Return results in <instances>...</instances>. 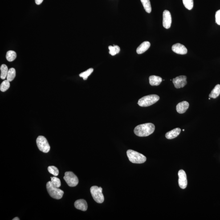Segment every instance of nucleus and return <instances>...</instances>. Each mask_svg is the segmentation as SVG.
I'll use <instances>...</instances> for the list:
<instances>
[{"label": "nucleus", "instance_id": "obj_1", "mask_svg": "<svg viewBox=\"0 0 220 220\" xmlns=\"http://www.w3.org/2000/svg\"><path fill=\"white\" fill-rule=\"evenodd\" d=\"M155 130V125L152 123H148L136 126L134 132L136 136L143 137L152 134L154 132Z\"/></svg>", "mask_w": 220, "mask_h": 220}, {"label": "nucleus", "instance_id": "obj_2", "mask_svg": "<svg viewBox=\"0 0 220 220\" xmlns=\"http://www.w3.org/2000/svg\"><path fill=\"white\" fill-rule=\"evenodd\" d=\"M127 155L129 161L134 164H142L146 160V157L144 155L132 150L127 151Z\"/></svg>", "mask_w": 220, "mask_h": 220}, {"label": "nucleus", "instance_id": "obj_3", "mask_svg": "<svg viewBox=\"0 0 220 220\" xmlns=\"http://www.w3.org/2000/svg\"><path fill=\"white\" fill-rule=\"evenodd\" d=\"M160 98V97L157 95H147L140 99L138 102V104L141 107H148L157 103Z\"/></svg>", "mask_w": 220, "mask_h": 220}, {"label": "nucleus", "instance_id": "obj_4", "mask_svg": "<svg viewBox=\"0 0 220 220\" xmlns=\"http://www.w3.org/2000/svg\"><path fill=\"white\" fill-rule=\"evenodd\" d=\"M48 192L52 198L56 199H61L63 197L64 191L61 189L54 186L51 181H49L46 185Z\"/></svg>", "mask_w": 220, "mask_h": 220}, {"label": "nucleus", "instance_id": "obj_5", "mask_svg": "<svg viewBox=\"0 0 220 220\" xmlns=\"http://www.w3.org/2000/svg\"><path fill=\"white\" fill-rule=\"evenodd\" d=\"M90 191L93 198L98 203H102L104 201V195L102 193L103 189L97 186L91 187Z\"/></svg>", "mask_w": 220, "mask_h": 220}, {"label": "nucleus", "instance_id": "obj_6", "mask_svg": "<svg viewBox=\"0 0 220 220\" xmlns=\"http://www.w3.org/2000/svg\"><path fill=\"white\" fill-rule=\"evenodd\" d=\"M36 144L39 150L44 153L50 151V146L46 138L42 136H38L36 140Z\"/></svg>", "mask_w": 220, "mask_h": 220}, {"label": "nucleus", "instance_id": "obj_7", "mask_svg": "<svg viewBox=\"0 0 220 220\" xmlns=\"http://www.w3.org/2000/svg\"><path fill=\"white\" fill-rule=\"evenodd\" d=\"M64 179L69 186L71 187L76 186L79 184V179L72 172H66L65 173Z\"/></svg>", "mask_w": 220, "mask_h": 220}, {"label": "nucleus", "instance_id": "obj_8", "mask_svg": "<svg viewBox=\"0 0 220 220\" xmlns=\"http://www.w3.org/2000/svg\"><path fill=\"white\" fill-rule=\"evenodd\" d=\"M178 176L179 186L181 189H185L188 184L186 173L184 170H181L178 172Z\"/></svg>", "mask_w": 220, "mask_h": 220}, {"label": "nucleus", "instance_id": "obj_9", "mask_svg": "<svg viewBox=\"0 0 220 220\" xmlns=\"http://www.w3.org/2000/svg\"><path fill=\"white\" fill-rule=\"evenodd\" d=\"M163 25L165 29H169L171 26L172 17L170 12L167 10L164 11L163 15Z\"/></svg>", "mask_w": 220, "mask_h": 220}, {"label": "nucleus", "instance_id": "obj_10", "mask_svg": "<svg viewBox=\"0 0 220 220\" xmlns=\"http://www.w3.org/2000/svg\"><path fill=\"white\" fill-rule=\"evenodd\" d=\"M187 77L185 75L177 77L173 79L175 87L177 88H183L187 84Z\"/></svg>", "mask_w": 220, "mask_h": 220}, {"label": "nucleus", "instance_id": "obj_11", "mask_svg": "<svg viewBox=\"0 0 220 220\" xmlns=\"http://www.w3.org/2000/svg\"><path fill=\"white\" fill-rule=\"evenodd\" d=\"M172 50L176 54L184 55L188 52L187 49L184 45L180 43H177L172 46Z\"/></svg>", "mask_w": 220, "mask_h": 220}, {"label": "nucleus", "instance_id": "obj_12", "mask_svg": "<svg viewBox=\"0 0 220 220\" xmlns=\"http://www.w3.org/2000/svg\"><path fill=\"white\" fill-rule=\"evenodd\" d=\"M75 208L78 210L86 211L88 208V205L85 200L79 199L75 201L74 203Z\"/></svg>", "mask_w": 220, "mask_h": 220}, {"label": "nucleus", "instance_id": "obj_13", "mask_svg": "<svg viewBox=\"0 0 220 220\" xmlns=\"http://www.w3.org/2000/svg\"><path fill=\"white\" fill-rule=\"evenodd\" d=\"M189 107V104L187 101H183L179 103L176 107V110L178 113L180 114L184 113Z\"/></svg>", "mask_w": 220, "mask_h": 220}, {"label": "nucleus", "instance_id": "obj_14", "mask_svg": "<svg viewBox=\"0 0 220 220\" xmlns=\"http://www.w3.org/2000/svg\"><path fill=\"white\" fill-rule=\"evenodd\" d=\"M151 46L150 42L148 41H145L142 43L136 49V53L138 54H143Z\"/></svg>", "mask_w": 220, "mask_h": 220}, {"label": "nucleus", "instance_id": "obj_15", "mask_svg": "<svg viewBox=\"0 0 220 220\" xmlns=\"http://www.w3.org/2000/svg\"><path fill=\"white\" fill-rule=\"evenodd\" d=\"M181 130L180 128H177L172 130V131L167 132L165 134V137L167 139L171 140L177 137L181 132Z\"/></svg>", "mask_w": 220, "mask_h": 220}, {"label": "nucleus", "instance_id": "obj_16", "mask_svg": "<svg viewBox=\"0 0 220 220\" xmlns=\"http://www.w3.org/2000/svg\"><path fill=\"white\" fill-rule=\"evenodd\" d=\"M150 84L152 86H158L162 81V79L160 77L156 75H151L149 78Z\"/></svg>", "mask_w": 220, "mask_h": 220}, {"label": "nucleus", "instance_id": "obj_17", "mask_svg": "<svg viewBox=\"0 0 220 220\" xmlns=\"http://www.w3.org/2000/svg\"><path fill=\"white\" fill-rule=\"evenodd\" d=\"M220 94V85L217 84L214 87V89L212 90L211 92L209 95V97L213 98H216Z\"/></svg>", "mask_w": 220, "mask_h": 220}, {"label": "nucleus", "instance_id": "obj_18", "mask_svg": "<svg viewBox=\"0 0 220 220\" xmlns=\"http://www.w3.org/2000/svg\"><path fill=\"white\" fill-rule=\"evenodd\" d=\"M141 1L147 13H150L151 12L152 8L150 0H141Z\"/></svg>", "mask_w": 220, "mask_h": 220}, {"label": "nucleus", "instance_id": "obj_19", "mask_svg": "<svg viewBox=\"0 0 220 220\" xmlns=\"http://www.w3.org/2000/svg\"><path fill=\"white\" fill-rule=\"evenodd\" d=\"M0 69H1V79H4L7 78L8 72L9 71L8 69L7 66L5 64L2 65L1 66V68H0Z\"/></svg>", "mask_w": 220, "mask_h": 220}, {"label": "nucleus", "instance_id": "obj_20", "mask_svg": "<svg viewBox=\"0 0 220 220\" xmlns=\"http://www.w3.org/2000/svg\"><path fill=\"white\" fill-rule=\"evenodd\" d=\"M17 56V54L15 51L10 50L7 53L6 58L8 61L12 62L15 60Z\"/></svg>", "mask_w": 220, "mask_h": 220}, {"label": "nucleus", "instance_id": "obj_21", "mask_svg": "<svg viewBox=\"0 0 220 220\" xmlns=\"http://www.w3.org/2000/svg\"><path fill=\"white\" fill-rule=\"evenodd\" d=\"M108 49L109 50V54L112 56L118 54L120 50V47L118 46L115 45H114L113 46H109L108 47Z\"/></svg>", "mask_w": 220, "mask_h": 220}, {"label": "nucleus", "instance_id": "obj_22", "mask_svg": "<svg viewBox=\"0 0 220 220\" xmlns=\"http://www.w3.org/2000/svg\"><path fill=\"white\" fill-rule=\"evenodd\" d=\"M16 76V70L15 69L12 68L9 70L7 76V79L9 82H11L15 78Z\"/></svg>", "mask_w": 220, "mask_h": 220}, {"label": "nucleus", "instance_id": "obj_23", "mask_svg": "<svg viewBox=\"0 0 220 220\" xmlns=\"http://www.w3.org/2000/svg\"><path fill=\"white\" fill-rule=\"evenodd\" d=\"M10 87V82L8 80H5L3 81L0 86V90L2 92H5L7 90L9 89Z\"/></svg>", "mask_w": 220, "mask_h": 220}, {"label": "nucleus", "instance_id": "obj_24", "mask_svg": "<svg viewBox=\"0 0 220 220\" xmlns=\"http://www.w3.org/2000/svg\"><path fill=\"white\" fill-rule=\"evenodd\" d=\"M93 71V68H90L87 70V71H84L79 74V76L80 77L83 78L84 80H87L88 79V77L89 76L92 72Z\"/></svg>", "mask_w": 220, "mask_h": 220}, {"label": "nucleus", "instance_id": "obj_25", "mask_svg": "<svg viewBox=\"0 0 220 220\" xmlns=\"http://www.w3.org/2000/svg\"><path fill=\"white\" fill-rule=\"evenodd\" d=\"M184 6L189 10H191L193 8L194 2L193 0H183Z\"/></svg>", "mask_w": 220, "mask_h": 220}, {"label": "nucleus", "instance_id": "obj_26", "mask_svg": "<svg viewBox=\"0 0 220 220\" xmlns=\"http://www.w3.org/2000/svg\"><path fill=\"white\" fill-rule=\"evenodd\" d=\"M48 170L49 173L54 175L55 176H57L59 174V170L56 167L54 166H50L48 168Z\"/></svg>", "mask_w": 220, "mask_h": 220}, {"label": "nucleus", "instance_id": "obj_27", "mask_svg": "<svg viewBox=\"0 0 220 220\" xmlns=\"http://www.w3.org/2000/svg\"><path fill=\"white\" fill-rule=\"evenodd\" d=\"M51 182L54 186L59 188L61 186V181L60 179L57 177H51Z\"/></svg>", "mask_w": 220, "mask_h": 220}, {"label": "nucleus", "instance_id": "obj_28", "mask_svg": "<svg viewBox=\"0 0 220 220\" xmlns=\"http://www.w3.org/2000/svg\"><path fill=\"white\" fill-rule=\"evenodd\" d=\"M215 19L216 23L218 25H220V10L216 12Z\"/></svg>", "mask_w": 220, "mask_h": 220}, {"label": "nucleus", "instance_id": "obj_29", "mask_svg": "<svg viewBox=\"0 0 220 220\" xmlns=\"http://www.w3.org/2000/svg\"><path fill=\"white\" fill-rule=\"evenodd\" d=\"M43 1V0H35V2L37 5H39L42 3Z\"/></svg>", "mask_w": 220, "mask_h": 220}, {"label": "nucleus", "instance_id": "obj_30", "mask_svg": "<svg viewBox=\"0 0 220 220\" xmlns=\"http://www.w3.org/2000/svg\"><path fill=\"white\" fill-rule=\"evenodd\" d=\"M12 220H19L20 219L19 218H18V217H15V218H13V219Z\"/></svg>", "mask_w": 220, "mask_h": 220}, {"label": "nucleus", "instance_id": "obj_31", "mask_svg": "<svg viewBox=\"0 0 220 220\" xmlns=\"http://www.w3.org/2000/svg\"><path fill=\"white\" fill-rule=\"evenodd\" d=\"M210 98H209V100H210Z\"/></svg>", "mask_w": 220, "mask_h": 220}, {"label": "nucleus", "instance_id": "obj_32", "mask_svg": "<svg viewBox=\"0 0 220 220\" xmlns=\"http://www.w3.org/2000/svg\"><path fill=\"white\" fill-rule=\"evenodd\" d=\"M185 131L184 130V129L183 130V131Z\"/></svg>", "mask_w": 220, "mask_h": 220}]
</instances>
